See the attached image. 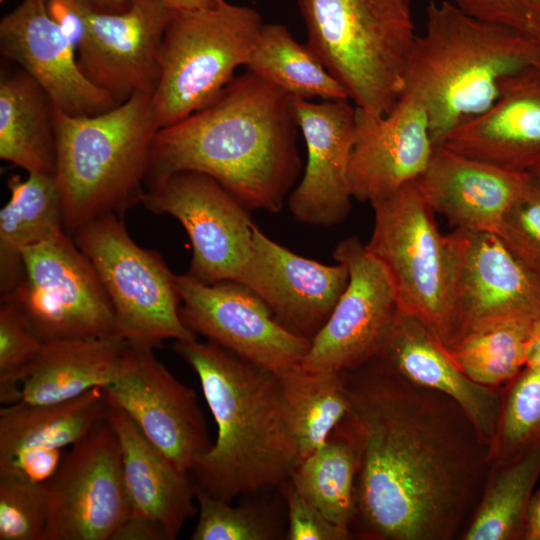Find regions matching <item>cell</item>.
<instances>
[{
  "mask_svg": "<svg viewBox=\"0 0 540 540\" xmlns=\"http://www.w3.org/2000/svg\"><path fill=\"white\" fill-rule=\"evenodd\" d=\"M337 426L357 454V523L374 540L461 539L482 496L490 445L449 396L371 358L345 371Z\"/></svg>",
  "mask_w": 540,
  "mask_h": 540,
  "instance_id": "cell-1",
  "label": "cell"
},
{
  "mask_svg": "<svg viewBox=\"0 0 540 540\" xmlns=\"http://www.w3.org/2000/svg\"><path fill=\"white\" fill-rule=\"evenodd\" d=\"M297 130L292 98L247 71L206 107L158 130L145 190L197 171L248 210L278 213L301 171Z\"/></svg>",
  "mask_w": 540,
  "mask_h": 540,
  "instance_id": "cell-2",
  "label": "cell"
},
{
  "mask_svg": "<svg viewBox=\"0 0 540 540\" xmlns=\"http://www.w3.org/2000/svg\"><path fill=\"white\" fill-rule=\"evenodd\" d=\"M173 350L196 373L217 426L211 449L190 472L195 486L230 502L289 480L299 455L277 374L211 341H175Z\"/></svg>",
  "mask_w": 540,
  "mask_h": 540,
  "instance_id": "cell-3",
  "label": "cell"
},
{
  "mask_svg": "<svg viewBox=\"0 0 540 540\" xmlns=\"http://www.w3.org/2000/svg\"><path fill=\"white\" fill-rule=\"evenodd\" d=\"M540 66V39L431 0L411 49L401 94L425 109L434 145L486 111L509 77Z\"/></svg>",
  "mask_w": 540,
  "mask_h": 540,
  "instance_id": "cell-4",
  "label": "cell"
},
{
  "mask_svg": "<svg viewBox=\"0 0 540 540\" xmlns=\"http://www.w3.org/2000/svg\"><path fill=\"white\" fill-rule=\"evenodd\" d=\"M53 124L54 175L67 232L107 214L123 217L141 202L160 129L152 93H136L95 115L54 107Z\"/></svg>",
  "mask_w": 540,
  "mask_h": 540,
  "instance_id": "cell-5",
  "label": "cell"
},
{
  "mask_svg": "<svg viewBox=\"0 0 540 540\" xmlns=\"http://www.w3.org/2000/svg\"><path fill=\"white\" fill-rule=\"evenodd\" d=\"M307 44L362 111L383 116L403 90L416 39L411 0H296Z\"/></svg>",
  "mask_w": 540,
  "mask_h": 540,
  "instance_id": "cell-6",
  "label": "cell"
},
{
  "mask_svg": "<svg viewBox=\"0 0 540 540\" xmlns=\"http://www.w3.org/2000/svg\"><path fill=\"white\" fill-rule=\"evenodd\" d=\"M258 11L223 1L214 8L176 11L159 51L153 93L159 128L209 105L246 65L263 26Z\"/></svg>",
  "mask_w": 540,
  "mask_h": 540,
  "instance_id": "cell-7",
  "label": "cell"
},
{
  "mask_svg": "<svg viewBox=\"0 0 540 540\" xmlns=\"http://www.w3.org/2000/svg\"><path fill=\"white\" fill-rule=\"evenodd\" d=\"M371 237L365 245L386 269L399 308L415 315L448 350L453 342V261L448 235L415 183L370 203Z\"/></svg>",
  "mask_w": 540,
  "mask_h": 540,
  "instance_id": "cell-8",
  "label": "cell"
},
{
  "mask_svg": "<svg viewBox=\"0 0 540 540\" xmlns=\"http://www.w3.org/2000/svg\"><path fill=\"white\" fill-rule=\"evenodd\" d=\"M72 235L109 297L119 337L154 348L168 339H196L180 316L175 274L157 251L133 241L123 217H97Z\"/></svg>",
  "mask_w": 540,
  "mask_h": 540,
  "instance_id": "cell-9",
  "label": "cell"
},
{
  "mask_svg": "<svg viewBox=\"0 0 540 540\" xmlns=\"http://www.w3.org/2000/svg\"><path fill=\"white\" fill-rule=\"evenodd\" d=\"M22 258L23 278L1 300L17 307L44 343L117 335L100 278L67 231L26 248Z\"/></svg>",
  "mask_w": 540,
  "mask_h": 540,
  "instance_id": "cell-10",
  "label": "cell"
},
{
  "mask_svg": "<svg viewBox=\"0 0 540 540\" xmlns=\"http://www.w3.org/2000/svg\"><path fill=\"white\" fill-rule=\"evenodd\" d=\"M140 203L183 226L193 251L189 276L204 284L242 281L255 224L249 210L218 181L197 171L177 172L147 188Z\"/></svg>",
  "mask_w": 540,
  "mask_h": 540,
  "instance_id": "cell-11",
  "label": "cell"
},
{
  "mask_svg": "<svg viewBox=\"0 0 540 540\" xmlns=\"http://www.w3.org/2000/svg\"><path fill=\"white\" fill-rule=\"evenodd\" d=\"M43 540H112L130 513L118 438L106 420L72 445L45 484Z\"/></svg>",
  "mask_w": 540,
  "mask_h": 540,
  "instance_id": "cell-12",
  "label": "cell"
},
{
  "mask_svg": "<svg viewBox=\"0 0 540 540\" xmlns=\"http://www.w3.org/2000/svg\"><path fill=\"white\" fill-rule=\"evenodd\" d=\"M154 349L127 341L116 377L104 388L106 399L180 472L190 474L213 445L207 422L195 391L157 359Z\"/></svg>",
  "mask_w": 540,
  "mask_h": 540,
  "instance_id": "cell-13",
  "label": "cell"
},
{
  "mask_svg": "<svg viewBox=\"0 0 540 540\" xmlns=\"http://www.w3.org/2000/svg\"><path fill=\"white\" fill-rule=\"evenodd\" d=\"M448 237L453 261V342L449 349L464 336L490 325L540 318V276L499 235L455 229Z\"/></svg>",
  "mask_w": 540,
  "mask_h": 540,
  "instance_id": "cell-14",
  "label": "cell"
},
{
  "mask_svg": "<svg viewBox=\"0 0 540 540\" xmlns=\"http://www.w3.org/2000/svg\"><path fill=\"white\" fill-rule=\"evenodd\" d=\"M174 281L180 316L195 334L276 374L301 364L310 340L282 326L244 284H204L188 274H175Z\"/></svg>",
  "mask_w": 540,
  "mask_h": 540,
  "instance_id": "cell-15",
  "label": "cell"
},
{
  "mask_svg": "<svg viewBox=\"0 0 540 540\" xmlns=\"http://www.w3.org/2000/svg\"><path fill=\"white\" fill-rule=\"evenodd\" d=\"M333 258L346 264L349 281L328 320L310 341L300 364L308 371H349L369 361L399 309L386 269L358 237L341 240Z\"/></svg>",
  "mask_w": 540,
  "mask_h": 540,
  "instance_id": "cell-16",
  "label": "cell"
},
{
  "mask_svg": "<svg viewBox=\"0 0 540 540\" xmlns=\"http://www.w3.org/2000/svg\"><path fill=\"white\" fill-rule=\"evenodd\" d=\"M173 9L163 0H132L117 14L86 9V31L77 47L84 75L120 104L136 93H154L159 51Z\"/></svg>",
  "mask_w": 540,
  "mask_h": 540,
  "instance_id": "cell-17",
  "label": "cell"
},
{
  "mask_svg": "<svg viewBox=\"0 0 540 540\" xmlns=\"http://www.w3.org/2000/svg\"><path fill=\"white\" fill-rule=\"evenodd\" d=\"M351 100L292 99L307 162L288 206L293 217L307 225L333 226L351 209L349 166L355 140L356 106Z\"/></svg>",
  "mask_w": 540,
  "mask_h": 540,
  "instance_id": "cell-18",
  "label": "cell"
},
{
  "mask_svg": "<svg viewBox=\"0 0 540 540\" xmlns=\"http://www.w3.org/2000/svg\"><path fill=\"white\" fill-rule=\"evenodd\" d=\"M0 50L70 115H95L117 102L82 72L73 43L47 13L45 0H22L0 21Z\"/></svg>",
  "mask_w": 540,
  "mask_h": 540,
  "instance_id": "cell-19",
  "label": "cell"
},
{
  "mask_svg": "<svg viewBox=\"0 0 540 540\" xmlns=\"http://www.w3.org/2000/svg\"><path fill=\"white\" fill-rule=\"evenodd\" d=\"M348 281L346 264L325 265L300 256L254 226L252 255L240 283L257 294L276 320L294 334L311 341Z\"/></svg>",
  "mask_w": 540,
  "mask_h": 540,
  "instance_id": "cell-20",
  "label": "cell"
},
{
  "mask_svg": "<svg viewBox=\"0 0 540 540\" xmlns=\"http://www.w3.org/2000/svg\"><path fill=\"white\" fill-rule=\"evenodd\" d=\"M433 150L428 115L412 96L401 94L383 116L356 107L349 166L352 198L372 203L415 182L426 170Z\"/></svg>",
  "mask_w": 540,
  "mask_h": 540,
  "instance_id": "cell-21",
  "label": "cell"
},
{
  "mask_svg": "<svg viewBox=\"0 0 540 540\" xmlns=\"http://www.w3.org/2000/svg\"><path fill=\"white\" fill-rule=\"evenodd\" d=\"M531 173L516 172L434 145L414 182L427 206L455 229L498 233L503 216L526 190Z\"/></svg>",
  "mask_w": 540,
  "mask_h": 540,
  "instance_id": "cell-22",
  "label": "cell"
},
{
  "mask_svg": "<svg viewBox=\"0 0 540 540\" xmlns=\"http://www.w3.org/2000/svg\"><path fill=\"white\" fill-rule=\"evenodd\" d=\"M435 145L503 169L535 170L540 166V66L506 79L486 111Z\"/></svg>",
  "mask_w": 540,
  "mask_h": 540,
  "instance_id": "cell-23",
  "label": "cell"
},
{
  "mask_svg": "<svg viewBox=\"0 0 540 540\" xmlns=\"http://www.w3.org/2000/svg\"><path fill=\"white\" fill-rule=\"evenodd\" d=\"M372 358L408 380L452 398L491 448L504 387H488L472 381L422 320L399 308Z\"/></svg>",
  "mask_w": 540,
  "mask_h": 540,
  "instance_id": "cell-24",
  "label": "cell"
},
{
  "mask_svg": "<svg viewBox=\"0 0 540 540\" xmlns=\"http://www.w3.org/2000/svg\"><path fill=\"white\" fill-rule=\"evenodd\" d=\"M106 420L120 445L130 513L158 523L168 540L179 535L195 515V483L180 472L118 406L107 401Z\"/></svg>",
  "mask_w": 540,
  "mask_h": 540,
  "instance_id": "cell-25",
  "label": "cell"
},
{
  "mask_svg": "<svg viewBox=\"0 0 540 540\" xmlns=\"http://www.w3.org/2000/svg\"><path fill=\"white\" fill-rule=\"evenodd\" d=\"M126 344L117 335L44 343L22 382L20 401L52 404L106 388L116 377Z\"/></svg>",
  "mask_w": 540,
  "mask_h": 540,
  "instance_id": "cell-26",
  "label": "cell"
},
{
  "mask_svg": "<svg viewBox=\"0 0 540 540\" xmlns=\"http://www.w3.org/2000/svg\"><path fill=\"white\" fill-rule=\"evenodd\" d=\"M54 106L24 70L1 66L0 158L27 173L55 174Z\"/></svg>",
  "mask_w": 540,
  "mask_h": 540,
  "instance_id": "cell-27",
  "label": "cell"
},
{
  "mask_svg": "<svg viewBox=\"0 0 540 540\" xmlns=\"http://www.w3.org/2000/svg\"><path fill=\"white\" fill-rule=\"evenodd\" d=\"M7 185L10 197L0 211L1 298L23 278L22 252L66 231L55 175H11Z\"/></svg>",
  "mask_w": 540,
  "mask_h": 540,
  "instance_id": "cell-28",
  "label": "cell"
},
{
  "mask_svg": "<svg viewBox=\"0 0 540 540\" xmlns=\"http://www.w3.org/2000/svg\"><path fill=\"white\" fill-rule=\"evenodd\" d=\"M102 387L63 402L18 401L0 409V460L24 450H68L106 417Z\"/></svg>",
  "mask_w": 540,
  "mask_h": 540,
  "instance_id": "cell-29",
  "label": "cell"
},
{
  "mask_svg": "<svg viewBox=\"0 0 540 540\" xmlns=\"http://www.w3.org/2000/svg\"><path fill=\"white\" fill-rule=\"evenodd\" d=\"M277 376L300 462L328 441L349 411L345 371H308L297 365Z\"/></svg>",
  "mask_w": 540,
  "mask_h": 540,
  "instance_id": "cell-30",
  "label": "cell"
},
{
  "mask_svg": "<svg viewBox=\"0 0 540 540\" xmlns=\"http://www.w3.org/2000/svg\"><path fill=\"white\" fill-rule=\"evenodd\" d=\"M245 66L292 99L350 100L311 47L298 42L282 24H263Z\"/></svg>",
  "mask_w": 540,
  "mask_h": 540,
  "instance_id": "cell-31",
  "label": "cell"
},
{
  "mask_svg": "<svg viewBox=\"0 0 540 540\" xmlns=\"http://www.w3.org/2000/svg\"><path fill=\"white\" fill-rule=\"evenodd\" d=\"M540 478V441L492 466L462 540H524L529 502Z\"/></svg>",
  "mask_w": 540,
  "mask_h": 540,
  "instance_id": "cell-32",
  "label": "cell"
},
{
  "mask_svg": "<svg viewBox=\"0 0 540 540\" xmlns=\"http://www.w3.org/2000/svg\"><path fill=\"white\" fill-rule=\"evenodd\" d=\"M357 454L337 427L328 441L302 459L289 481L331 522L350 532L356 514Z\"/></svg>",
  "mask_w": 540,
  "mask_h": 540,
  "instance_id": "cell-33",
  "label": "cell"
},
{
  "mask_svg": "<svg viewBox=\"0 0 540 540\" xmlns=\"http://www.w3.org/2000/svg\"><path fill=\"white\" fill-rule=\"evenodd\" d=\"M536 321L499 322L464 336L446 351L472 381L501 388L525 367L527 346Z\"/></svg>",
  "mask_w": 540,
  "mask_h": 540,
  "instance_id": "cell-34",
  "label": "cell"
},
{
  "mask_svg": "<svg viewBox=\"0 0 540 540\" xmlns=\"http://www.w3.org/2000/svg\"><path fill=\"white\" fill-rule=\"evenodd\" d=\"M540 441V369L523 368L504 386L491 467L517 457Z\"/></svg>",
  "mask_w": 540,
  "mask_h": 540,
  "instance_id": "cell-35",
  "label": "cell"
},
{
  "mask_svg": "<svg viewBox=\"0 0 540 540\" xmlns=\"http://www.w3.org/2000/svg\"><path fill=\"white\" fill-rule=\"evenodd\" d=\"M199 516L192 540H272L279 528L268 512L254 506L234 507L195 488Z\"/></svg>",
  "mask_w": 540,
  "mask_h": 540,
  "instance_id": "cell-36",
  "label": "cell"
},
{
  "mask_svg": "<svg viewBox=\"0 0 540 540\" xmlns=\"http://www.w3.org/2000/svg\"><path fill=\"white\" fill-rule=\"evenodd\" d=\"M44 342L10 301L0 304V402L21 400V385Z\"/></svg>",
  "mask_w": 540,
  "mask_h": 540,
  "instance_id": "cell-37",
  "label": "cell"
},
{
  "mask_svg": "<svg viewBox=\"0 0 540 540\" xmlns=\"http://www.w3.org/2000/svg\"><path fill=\"white\" fill-rule=\"evenodd\" d=\"M47 521L44 484L0 474V540H43Z\"/></svg>",
  "mask_w": 540,
  "mask_h": 540,
  "instance_id": "cell-38",
  "label": "cell"
},
{
  "mask_svg": "<svg viewBox=\"0 0 540 540\" xmlns=\"http://www.w3.org/2000/svg\"><path fill=\"white\" fill-rule=\"evenodd\" d=\"M497 235L540 276V180L534 175L503 216Z\"/></svg>",
  "mask_w": 540,
  "mask_h": 540,
  "instance_id": "cell-39",
  "label": "cell"
},
{
  "mask_svg": "<svg viewBox=\"0 0 540 540\" xmlns=\"http://www.w3.org/2000/svg\"><path fill=\"white\" fill-rule=\"evenodd\" d=\"M465 14L540 39V0H450Z\"/></svg>",
  "mask_w": 540,
  "mask_h": 540,
  "instance_id": "cell-40",
  "label": "cell"
},
{
  "mask_svg": "<svg viewBox=\"0 0 540 540\" xmlns=\"http://www.w3.org/2000/svg\"><path fill=\"white\" fill-rule=\"evenodd\" d=\"M283 495L288 511V540H346L351 533L331 522L317 507L285 481Z\"/></svg>",
  "mask_w": 540,
  "mask_h": 540,
  "instance_id": "cell-41",
  "label": "cell"
},
{
  "mask_svg": "<svg viewBox=\"0 0 540 540\" xmlns=\"http://www.w3.org/2000/svg\"><path fill=\"white\" fill-rule=\"evenodd\" d=\"M50 18L61 28L76 50L86 31V7L79 0H45Z\"/></svg>",
  "mask_w": 540,
  "mask_h": 540,
  "instance_id": "cell-42",
  "label": "cell"
},
{
  "mask_svg": "<svg viewBox=\"0 0 540 540\" xmlns=\"http://www.w3.org/2000/svg\"><path fill=\"white\" fill-rule=\"evenodd\" d=\"M112 540H168L164 529L153 520L129 513Z\"/></svg>",
  "mask_w": 540,
  "mask_h": 540,
  "instance_id": "cell-43",
  "label": "cell"
},
{
  "mask_svg": "<svg viewBox=\"0 0 540 540\" xmlns=\"http://www.w3.org/2000/svg\"><path fill=\"white\" fill-rule=\"evenodd\" d=\"M524 540H540V490L533 493L528 505Z\"/></svg>",
  "mask_w": 540,
  "mask_h": 540,
  "instance_id": "cell-44",
  "label": "cell"
},
{
  "mask_svg": "<svg viewBox=\"0 0 540 540\" xmlns=\"http://www.w3.org/2000/svg\"><path fill=\"white\" fill-rule=\"evenodd\" d=\"M88 10L97 13L117 14L126 11L132 0H79Z\"/></svg>",
  "mask_w": 540,
  "mask_h": 540,
  "instance_id": "cell-45",
  "label": "cell"
},
{
  "mask_svg": "<svg viewBox=\"0 0 540 540\" xmlns=\"http://www.w3.org/2000/svg\"><path fill=\"white\" fill-rule=\"evenodd\" d=\"M524 368L540 369V318L534 323L530 335Z\"/></svg>",
  "mask_w": 540,
  "mask_h": 540,
  "instance_id": "cell-46",
  "label": "cell"
},
{
  "mask_svg": "<svg viewBox=\"0 0 540 540\" xmlns=\"http://www.w3.org/2000/svg\"><path fill=\"white\" fill-rule=\"evenodd\" d=\"M171 9L176 11L214 8L224 0H163Z\"/></svg>",
  "mask_w": 540,
  "mask_h": 540,
  "instance_id": "cell-47",
  "label": "cell"
},
{
  "mask_svg": "<svg viewBox=\"0 0 540 540\" xmlns=\"http://www.w3.org/2000/svg\"><path fill=\"white\" fill-rule=\"evenodd\" d=\"M531 174L540 180V166H538L535 170H533Z\"/></svg>",
  "mask_w": 540,
  "mask_h": 540,
  "instance_id": "cell-48",
  "label": "cell"
},
{
  "mask_svg": "<svg viewBox=\"0 0 540 540\" xmlns=\"http://www.w3.org/2000/svg\"><path fill=\"white\" fill-rule=\"evenodd\" d=\"M5 0H0L1 3H3Z\"/></svg>",
  "mask_w": 540,
  "mask_h": 540,
  "instance_id": "cell-49",
  "label": "cell"
}]
</instances>
